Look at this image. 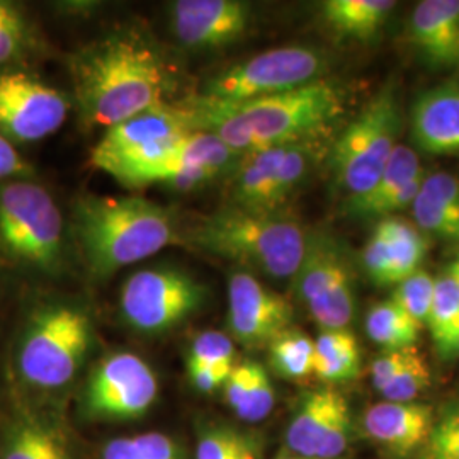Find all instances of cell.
I'll list each match as a JSON object with an SVG mask.
<instances>
[{
    "instance_id": "6da1fadb",
    "label": "cell",
    "mask_w": 459,
    "mask_h": 459,
    "mask_svg": "<svg viewBox=\"0 0 459 459\" xmlns=\"http://www.w3.org/2000/svg\"><path fill=\"white\" fill-rule=\"evenodd\" d=\"M72 82L83 121L111 128L164 104L170 81L159 53L136 36H109L79 51Z\"/></svg>"
},
{
    "instance_id": "7a4b0ae2",
    "label": "cell",
    "mask_w": 459,
    "mask_h": 459,
    "mask_svg": "<svg viewBox=\"0 0 459 459\" xmlns=\"http://www.w3.org/2000/svg\"><path fill=\"white\" fill-rule=\"evenodd\" d=\"M196 132L218 134L237 155L261 148L316 140L344 115V89L320 79L288 92L227 108H206L187 100Z\"/></svg>"
},
{
    "instance_id": "3957f363",
    "label": "cell",
    "mask_w": 459,
    "mask_h": 459,
    "mask_svg": "<svg viewBox=\"0 0 459 459\" xmlns=\"http://www.w3.org/2000/svg\"><path fill=\"white\" fill-rule=\"evenodd\" d=\"M72 231L87 271L98 279L111 278L179 238L170 210L143 197H79Z\"/></svg>"
},
{
    "instance_id": "277c9868",
    "label": "cell",
    "mask_w": 459,
    "mask_h": 459,
    "mask_svg": "<svg viewBox=\"0 0 459 459\" xmlns=\"http://www.w3.org/2000/svg\"><path fill=\"white\" fill-rule=\"evenodd\" d=\"M187 238L197 248L252 267L273 279L295 278L308 233L279 213H255L225 206L201 218Z\"/></svg>"
},
{
    "instance_id": "5b68a950",
    "label": "cell",
    "mask_w": 459,
    "mask_h": 459,
    "mask_svg": "<svg viewBox=\"0 0 459 459\" xmlns=\"http://www.w3.org/2000/svg\"><path fill=\"white\" fill-rule=\"evenodd\" d=\"M92 344V322L82 308L49 303L34 310L16 351L19 377L38 390H58L81 371Z\"/></svg>"
},
{
    "instance_id": "8992f818",
    "label": "cell",
    "mask_w": 459,
    "mask_h": 459,
    "mask_svg": "<svg viewBox=\"0 0 459 459\" xmlns=\"http://www.w3.org/2000/svg\"><path fill=\"white\" fill-rule=\"evenodd\" d=\"M64 216L48 191L30 181L0 186V250L9 259L53 274L64 265Z\"/></svg>"
},
{
    "instance_id": "52a82bcc",
    "label": "cell",
    "mask_w": 459,
    "mask_h": 459,
    "mask_svg": "<svg viewBox=\"0 0 459 459\" xmlns=\"http://www.w3.org/2000/svg\"><path fill=\"white\" fill-rule=\"evenodd\" d=\"M327 68L325 55L310 47L269 49L216 75L193 100L206 108L237 106L320 81Z\"/></svg>"
},
{
    "instance_id": "ba28073f",
    "label": "cell",
    "mask_w": 459,
    "mask_h": 459,
    "mask_svg": "<svg viewBox=\"0 0 459 459\" xmlns=\"http://www.w3.org/2000/svg\"><path fill=\"white\" fill-rule=\"evenodd\" d=\"M400 128L394 89H385L341 133L330 160L335 182L347 196H359L375 186L398 145Z\"/></svg>"
},
{
    "instance_id": "9c48e42d",
    "label": "cell",
    "mask_w": 459,
    "mask_h": 459,
    "mask_svg": "<svg viewBox=\"0 0 459 459\" xmlns=\"http://www.w3.org/2000/svg\"><path fill=\"white\" fill-rule=\"evenodd\" d=\"M193 132L195 116L187 102H164L108 128L92 150L91 164L117 179L169 157Z\"/></svg>"
},
{
    "instance_id": "30bf717a",
    "label": "cell",
    "mask_w": 459,
    "mask_h": 459,
    "mask_svg": "<svg viewBox=\"0 0 459 459\" xmlns=\"http://www.w3.org/2000/svg\"><path fill=\"white\" fill-rule=\"evenodd\" d=\"M296 296L322 330H342L356 315V278L342 244L324 231L308 233L293 278Z\"/></svg>"
},
{
    "instance_id": "8fae6325",
    "label": "cell",
    "mask_w": 459,
    "mask_h": 459,
    "mask_svg": "<svg viewBox=\"0 0 459 459\" xmlns=\"http://www.w3.org/2000/svg\"><path fill=\"white\" fill-rule=\"evenodd\" d=\"M316 140L261 148L242 155L230 172L229 206L278 213L307 179L316 159Z\"/></svg>"
},
{
    "instance_id": "7c38bea8",
    "label": "cell",
    "mask_w": 459,
    "mask_h": 459,
    "mask_svg": "<svg viewBox=\"0 0 459 459\" xmlns=\"http://www.w3.org/2000/svg\"><path fill=\"white\" fill-rule=\"evenodd\" d=\"M206 296V288L187 273L152 267L136 271L125 281L119 308L125 322L136 332L160 335L199 312Z\"/></svg>"
},
{
    "instance_id": "4fadbf2b",
    "label": "cell",
    "mask_w": 459,
    "mask_h": 459,
    "mask_svg": "<svg viewBox=\"0 0 459 459\" xmlns=\"http://www.w3.org/2000/svg\"><path fill=\"white\" fill-rule=\"evenodd\" d=\"M157 398L159 379L150 364L132 352H115L92 369L82 409L91 419L125 422L147 415Z\"/></svg>"
},
{
    "instance_id": "5bb4252c",
    "label": "cell",
    "mask_w": 459,
    "mask_h": 459,
    "mask_svg": "<svg viewBox=\"0 0 459 459\" xmlns=\"http://www.w3.org/2000/svg\"><path fill=\"white\" fill-rule=\"evenodd\" d=\"M68 109V99L62 92L33 75H0V134L11 143H34L58 132Z\"/></svg>"
},
{
    "instance_id": "9a60e30c",
    "label": "cell",
    "mask_w": 459,
    "mask_h": 459,
    "mask_svg": "<svg viewBox=\"0 0 459 459\" xmlns=\"http://www.w3.org/2000/svg\"><path fill=\"white\" fill-rule=\"evenodd\" d=\"M352 415L344 394L320 388L303 394L286 427V451L298 456L341 459L351 444Z\"/></svg>"
},
{
    "instance_id": "2e32d148",
    "label": "cell",
    "mask_w": 459,
    "mask_h": 459,
    "mask_svg": "<svg viewBox=\"0 0 459 459\" xmlns=\"http://www.w3.org/2000/svg\"><path fill=\"white\" fill-rule=\"evenodd\" d=\"M229 328L231 337L247 347L269 345L291 327L293 305L265 288L247 271H235L229 282Z\"/></svg>"
},
{
    "instance_id": "e0dca14e",
    "label": "cell",
    "mask_w": 459,
    "mask_h": 459,
    "mask_svg": "<svg viewBox=\"0 0 459 459\" xmlns=\"http://www.w3.org/2000/svg\"><path fill=\"white\" fill-rule=\"evenodd\" d=\"M436 411L420 402H379L362 415L364 436L390 459H411L432 430Z\"/></svg>"
},
{
    "instance_id": "ac0fdd59",
    "label": "cell",
    "mask_w": 459,
    "mask_h": 459,
    "mask_svg": "<svg viewBox=\"0 0 459 459\" xmlns=\"http://www.w3.org/2000/svg\"><path fill=\"white\" fill-rule=\"evenodd\" d=\"M248 26V7L237 0H179L172 4V28L182 45L223 48Z\"/></svg>"
},
{
    "instance_id": "d6986e66",
    "label": "cell",
    "mask_w": 459,
    "mask_h": 459,
    "mask_svg": "<svg viewBox=\"0 0 459 459\" xmlns=\"http://www.w3.org/2000/svg\"><path fill=\"white\" fill-rule=\"evenodd\" d=\"M424 178L419 153L413 148L396 145L375 186L359 196L347 199L345 213L366 220L390 218L396 212L411 208Z\"/></svg>"
},
{
    "instance_id": "ffe728a7",
    "label": "cell",
    "mask_w": 459,
    "mask_h": 459,
    "mask_svg": "<svg viewBox=\"0 0 459 459\" xmlns=\"http://www.w3.org/2000/svg\"><path fill=\"white\" fill-rule=\"evenodd\" d=\"M411 140L430 155H459V81H446L411 106Z\"/></svg>"
},
{
    "instance_id": "44dd1931",
    "label": "cell",
    "mask_w": 459,
    "mask_h": 459,
    "mask_svg": "<svg viewBox=\"0 0 459 459\" xmlns=\"http://www.w3.org/2000/svg\"><path fill=\"white\" fill-rule=\"evenodd\" d=\"M409 36L432 68H459V0L420 2L411 13Z\"/></svg>"
},
{
    "instance_id": "7402d4cb",
    "label": "cell",
    "mask_w": 459,
    "mask_h": 459,
    "mask_svg": "<svg viewBox=\"0 0 459 459\" xmlns=\"http://www.w3.org/2000/svg\"><path fill=\"white\" fill-rule=\"evenodd\" d=\"M415 227L427 237L459 244V178L436 172L424 178L411 204Z\"/></svg>"
},
{
    "instance_id": "603a6c76",
    "label": "cell",
    "mask_w": 459,
    "mask_h": 459,
    "mask_svg": "<svg viewBox=\"0 0 459 459\" xmlns=\"http://www.w3.org/2000/svg\"><path fill=\"white\" fill-rule=\"evenodd\" d=\"M375 230L385 246L388 286L402 282L420 269L429 252V240L413 223L398 216H390L379 220Z\"/></svg>"
},
{
    "instance_id": "cb8c5ba5",
    "label": "cell",
    "mask_w": 459,
    "mask_h": 459,
    "mask_svg": "<svg viewBox=\"0 0 459 459\" xmlns=\"http://www.w3.org/2000/svg\"><path fill=\"white\" fill-rule=\"evenodd\" d=\"M361 373V349L356 335L342 330H322L315 339L313 377L327 385L349 383Z\"/></svg>"
},
{
    "instance_id": "d4e9b609",
    "label": "cell",
    "mask_w": 459,
    "mask_h": 459,
    "mask_svg": "<svg viewBox=\"0 0 459 459\" xmlns=\"http://www.w3.org/2000/svg\"><path fill=\"white\" fill-rule=\"evenodd\" d=\"M394 5L390 0H328L322 13L335 33L364 43L377 36Z\"/></svg>"
},
{
    "instance_id": "484cf974",
    "label": "cell",
    "mask_w": 459,
    "mask_h": 459,
    "mask_svg": "<svg viewBox=\"0 0 459 459\" xmlns=\"http://www.w3.org/2000/svg\"><path fill=\"white\" fill-rule=\"evenodd\" d=\"M427 327L439 358L443 361L456 359L459 356V293L446 271L436 278Z\"/></svg>"
},
{
    "instance_id": "4316f807",
    "label": "cell",
    "mask_w": 459,
    "mask_h": 459,
    "mask_svg": "<svg viewBox=\"0 0 459 459\" xmlns=\"http://www.w3.org/2000/svg\"><path fill=\"white\" fill-rule=\"evenodd\" d=\"M420 325L411 320L392 299L375 305L366 316V332L383 351H398L415 347Z\"/></svg>"
},
{
    "instance_id": "83f0119b",
    "label": "cell",
    "mask_w": 459,
    "mask_h": 459,
    "mask_svg": "<svg viewBox=\"0 0 459 459\" xmlns=\"http://www.w3.org/2000/svg\"><path fill=\"white\" fill-rule=\"evenodd\" d=\"M315 341L303 330L290 327L269 344L273 371L288 381H305L313 377Z\"/></svg>"
},
{
    "instance_id": "f1b7e54d",
    "label": "cell",
    "mask_w": 459,
    "mask_h": 459,
    "mask_svg": "<svg viewBox=\"0 0 459 459\" xmlns=\"http://www.w3.org/2000/svg\"><path fill=\"white\" fill-rule=\"evenodd\" d=\"M195 459H263V443L235 427L212 424L199 432Z\"/></svg>"
},
{
    "instance_id": "f546056e",
    "label": "cell",
    "mask_w": 459,
    "mask_h": 459,
    "mask_svg": "<svg viewBox=\"0 0 459 459\" xmlns=\"http://www.w3.org/2000/svg\"><path fill=\"white\" fill-rule=\"evenodd\" d=\"M411 459H459V396L436 411L426 443Z\"/></svg>"
},
{
    "instance_id": "4dcf8cb0",
    "label": "cell",
    "mask_w": 459,
    "mask_h": 459,
    "mask_svg": "<svg viewBox=\"0 0 459 459\" xmlns=\"http://www.w3.org/2000/svg\"><path fill=\"white\" fill-rule=\"evenodd\" d=\"M56 430L38 419H19L7 436L0 459H43Z\"/></svg>"
},
{
    "instance_id": "1f68e13d",
    "label": "cell",
    "mask_w": 459,
    "mask_h": 459,
    "mask_svg": "<svg viewBox=\"0 0 459 459\" xmlns=\"http://www.w3.org/2000/svg\"><path fill=\"white\" fill-rule=\"evenodd\" d=\"M432 383V373L426 358L415 349L411 359L394 375L377 394H383L386 402H415Z\"/></svg>"
},
{
    "instance_id": "d6a6232c",
    "label": "cell",
    "mask_w": 459,
    "mask_h": 459,
    "mask_svg": "<svg viewBox=\"0 0 459 459\" xmlns=\"http://www.w3.org/2000/svg\"><path fill=\"white\" fill-rule=\"evenodd\" d=\"M436 291V278H432L422 267L409 278L396 284L392 301L415 320L420 327L427 325L429 313Z\"/></svg>"
},
{
    "instance_id": "836d02e7",
    "label": "cell",
    "mask_w": 459,
    "mask_h": 459,
    "mask_svg": "<svg viewBox=\"0 0 459 459\" xmlns=\"http://www.w3.org/2000/svg\"><path fill=\"white\" fill-rule=\"evenodd\" d=\"M187 364L197 366H214V368H233L235 362V345L227 333L218 330H204L195 337Z\"/></svg>"
},
{
    "instance_id": "e575fe53",
    "label": "cell",
    "mask_w": 459,
    "mask_h": 459,
    "mask_svg": "<svg viewBox=\"0 0 459 459\" xmlns=\"http://www.w3.org/2000/svg\"><path fill=\"white\" fill-rule=\"evenodd\" d=\"M274 403H276V392H274L271 377L263 364L255 362L244 405L240 407V411H237V417L248 424L261 422L269 417V413L274 409Z\"/></svg>"
},
{
    "instance_id": "d590c367",
    "label": "cell",
    "mask_w": 459,
    "mask_h": 459,
    "mask_svg": "<svg viewBox=\"0 0 459 459\" xmlns=\"http://www.w3.org/2000/svg\"><path fill=\"white\" fill-rule=\"evenodd\" d=\"M24 19L16 7L0 22V66L7 65L22 47L24 41Z\"/></svg>"
},
{
    "instance_id": "8d00e7d4",
    "label": "cell",
    "mask_w": 459,
    "mask_h": 459,
    "mask_svg": "<svg viewBox=\"0 0 459 459\" xmlns=\"http://www.w3.org/2000/svg\"><path fill=\"white\" fill-rule=\"evenodd\" d=\"M133 441L143 459H184L181 446L160 432L134 436Z\"/></svg>"
},
{
    "instance_id": "74e56055",
    "label": "cell",
    "mask_w": 459,
    "mask_h": 459,
    "mask_svg": "<svg viewBox=\"0 0 459 459\" xmlns=\"http://www.w3.org/2000/svg\"><path fill=\"white\" fill-rule=\"evenodd\" d=\"M415 349L417 347H407V349H398V351H383V354L377 356L371 364V381H373V386L377 392L403 368V364L411 359Z\"/></svg>"
},
{
    "instance_id": "f35d334b",
    "label": "cell",
    "mask_w": 459,
    "mask_h": 459,
    "mask_svg": "<svg viewBox=\"0 0 459 459\" xmlns=\"http://www.w3.org/2000/svg\"><path fill=\"white\" fill-rule=\"evenodd\" d=\"M254 364H255V361H244L235 364L225 386H223L225 400H227L230 409L235 411V415L244 405V400H246L247 392H248V386H250V381H252Z\"/></svg>"
},
{
    "instance_id": "ab89813d",
    "label": "cell",
    "mask_w": 459,
    "mask_h": 459,
    "mask_svg": "<svg viewBox=\"0 0 459 459\" xmlns=\"http://www.w3.org/2000/svg\"><path fill=\"white\" fill-rule=\"evenodd\" d=\"M233 368H214V366H197L187 364V377L193 386L201 394H214L223 388Z\"/></svg>"
},
{
    "instance_id": "60d3db41",
    "label": "cell",
    "mask_w": 459,
    "mask_h": 459,
    "mask_svg": "<svg viewBox=\"0 0 459 459\" xmlns=\"http://www.w3.org/2000/svg\"><path fill=\"white\" fill-rule=\"evenodd\" d=\"M30 174V164L21 157L14 145L0 134V179L26 178Z\"/></svg>"
},
{
    "instance_id": "b9f144b4",
    "label": "cell",
    "mask_w": 459,
    "mask_h": 459,
    "mask_svg": "<svg viewBox=\"0 0 459 459\" xmlns=\"http://www.w3.org/2000/svg\"><path fill=\"white\" fill-rule=\"evenodd\" d=\"M102 459H143L133 437H115L102 449Z\"/></svg>"
},
{
    "instance_id": "7bdbcfd3",
    "label": "cell",
    "mask_w": 459,
    "mask_h": 459,
    "mask_svg": "<svg viewBox=\"0 0 459 459\" xmlns=\"http://www.w3.org/2000/svg\"><path fill=\"white\" fill-rule=\"evenodd\" d=\"M43 459H72L68 444L65 443V439L62 437V434L58 430L53 436Z\"/></svg>"
},
{
    "instance_id": "ee69618b",
    "label": "cell",
    "mask_w": 459,
    "mask_h": 459,
    "mask_svg": "<svg viewBox=\"0 0 459 459\" xmlns=\"http://www.w3.org/2000/svg\"><path fill=\"white\" fill-rule=\"evenodd\" d=\"M446 273L449 274V278L453 279V282H455V286H456L459 293V254L453 259V263L447 265Z\"/></svg>"
},
{
    "instance_id": "f6af8a7d",
    "label": "cell",
    "mask_w": 459,
    "mask_h": 459,
    "mask_svg": "<svg viewBox=\"0 0 459 459\" xmlns=\"http://www.w3.org/2000/svg\"><path fill=\"white\" fill-rule=\"evenodd\" d=\"M13 11V5L7 2H0V22Z\"/></svg>"
},
{
    "instance_id": "bcb514c9",
    "label": "cell",
    "mask_w": 459,
    "mask_h": 459,
    "mask_svg": "<svg viewBox=\"0 0 459 459\" xmlns=\"http://www.w3.org/2000/svg\"><path fill=\"white\" fill-rule=\"evenodd\" d=\"M276 459H318V458H307V456H298V455H291V453H282V455H279Z\"/></svg>"
}]
</instances>
